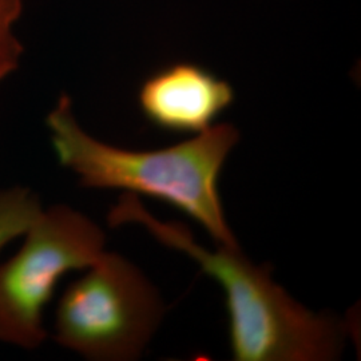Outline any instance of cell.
Segmentation results:
<instances>
[{
	"instance_id": "8992f818",
	"label": "cell",
	"mask_w": 361,
	"mask_h": 361,
	"mask_svg": "<svg viewBox=\"0 0 361 361\" xmlns=\"http://www.w3.org/2000/svg\"><path fill=\"white\" fill-rule=\"evenodd\" d=\"M43 207L38 194L30 188L18 185L0 190V252L22 238Z\"/></svg>"
},
{
	"instance_id": "277c9868",
	"label": "cell",
	"mask_w": 361,
	"mask_h": 361,
	"mask_svg": "<svg viewBox=\"0 0 361 361\" xmlns=\"http://www.w3.org/2000/svg\"><path fill=\"white\" fill-rule=\"evenodd\" d=\"M20 249L0 265V341L32 350L46 341L44 310L56 285L102 256L104 232L67 205L43 207Z\"/></svg>"
},
{
	"instance_id": "6da1fadb",
	"label": "cell",
	"mask_w": 361,
	"mask_h": 361,
	"mask_svg": "<svg viewBox=\"0 0 361 361\" xmlns=\"http://www.w3.org/2000/svg\"><path fill=\"white\" fill-rule=\"evenodd\" d=\"M107 222L111 228L142 225L157 241L193 258L219 281L226 296L233 360L334 361L341 356L344 323L307 310L273 281L268 265H255L240 246L207 250L183 224L153 217L135 194H122Z\"/></svg>"
},
{
	"instance_id": "7a4b0ae2",
	"label": "cell",
	"mask_w": 361,
	"mask_h": 361,
	"mask_svg": "<svg viewBox=\"0 0 361 361\" xmlns=\"http://www.w3.org/2000/svg\"><path fill=\"white\" fill-rule=\"evenodd\" d=\"M59 164L89 189H119L147 195L197 221L219 245L237 247L219 192L221 170L240 131L219 123L189 141L159 150H128L102 142L82 129L68 95L46 118Z\"/></svg>"
},
{
	"instance_id": "52a82bcc",
	"label": "cell",
	"mask_w": 361,
	"mask_h": 361,
	"mask_svg": "<svg viewBox=\"0 0 361 361\" xmlns=\"http://www.w3.org/2000/svg\"><path fill=\"white\" fill-rule=\"evenodd\" d=\"M26 0H0V83L19 68L23 44L15 26L25 10Z\"/></svg>"
},
{
	"instance_id": "3957f363",
	"label": "cell",
	"mask_w": 361,
	"mask_h": 361,
	"mask_svg": "<svg viewBox=\"0 0 361 361\" xmlns=\"http://www.w3.org/2000/svg\"><path fill=\"white\" fill-rule=\"evenodd\" d=\"M164 314L161 295L142 271L104 250L59 298L54 340L87 360H137Z\"/></svg>"
},
{
	"instance_id": "5b68a950",
	"label": "cell",
	"mask_w": 361,
	"mask_h": 361,
	"mask_svg": "<svg viewBox=\"0 0 361 361\" xmlns=\"http://www.w3.org/2000/svg\"><path fill=\"white\" fill-rule=\"evenodd\" d=\"M234 102L232 86L202 66L176 62L146 78L138 104L158 129L200 134Z\"/></svg>"
}]
</instances>
